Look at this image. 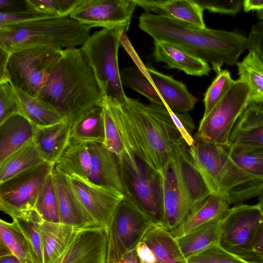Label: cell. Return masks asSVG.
I'll return each instance as SVG.
<instances>
[{"mask_svg": "<svg viewBox=\"0 0 263 263\" xmlns=\"http://www.w3.org/2000/svg\"><path fill=\"white\" fill-rule=\"evenodd\" d=\"M100 105L108 110L126 153H133L163 176L170 166L174 149L184 141L168 109L145 104L127 96L120 102L102 95Z\"/></svg>", "mask_w": 263, "mask_h": 263, "instance_id": "cell-1", "label": "cell"}, {"mask_svg": "<svg viewBox=\"0 0 263 263\" xmlns=\"http://www.w3.org/2000/svg\"><path fill=\"white\" fill-rule=\"evenodd\" d=\"M138 26L154 41L176 45L210 63L217 74L223 64L237 65L248 48L247 37L239 32L200 28L154 13H142Z\"/></svg>", "mask_w": 263, "mask_h": 263, "instance_id": "cell-2", "label": "cell"}, {"mask_svg": "<svg viewBox=\"0 0 263 263\" xmlns=\"http://www.w3.org/2000/svg\"><path fill=\"white\" fill-rule=\"evenodd\" d=\"M102 93L94 72L80 48L63 50L37 98L51 105L70 128L100 105Z\"/></svg>", "mask_w": 263, "mask_h": 263, "instance_id": "cell-3", "label": "cell"}, {"mask_svg": "<svg viewBox=\"0 0 263 263\" xmlns=\"http://www.w3.org/2000/svg\"><path fill=\"white\" fill-rule=\"evenodd\" d=\"M193 163L211 194L230 204L239 203L263 192V178L240 167L230 156L228 145L195 142L189 147Z\"/></svg>", "mask_w": 263, "mask_h": 263, "instance_id": "cell-4", "label": "cell"}, {"mask_svg": "<svg viewBox=\"0 0 263 263\" xmlns=\"http://www.w3.org/2000/svg\"><path fill=\"white\" fill-rule=\"evenodd\" d=\"M91 28L69 16L31 21L0 28V48L11 54L36 46L77 48L90 35Z\"/></svg>", "mask_w": 263, "mask_h": 263, "instance_id": "cell-5", "label": "cell"}, {"mask_svg": "<svg viewBox=\"0 0 263 263\" xmlns=\"http://www.w3.org/2000/svg\"><path fill=\"white\" fill-rule=\"evenodd\" d=\"M124 32H126L121 28L96 31L80 48L94 72L102 95L120 102L126 97L118 64V50Z\"/></svg>", "mask_w": 263, "mask_h": 263, "instance_id": "cell-6", "label": "cell"}, {"mask_svg": "<svg viewBox=\"0 0 263 263\" xmlns=\"http://www.w3.org/2000/svg\"><path fill=\"white\" fill-rule=\"evenodd\" d=\"M62 52L51 47L36 46L11 53L7 65L9 83L28 95L37 98Z\"/></svg>", "mask_w": 263, "mask_h": 263, "instance_id": "cell-7", "label": "cell"}, {"mask_svg": "<svg viewBox=\"0 0 263 263\" xmlns=\"http://www.w3.org/2000/svg\"><path fill=\"white\" fill-rule=\"evenodd\" d=\"M129 195L118 205L107 233V263H117L136 249L154 224Z\"/></svg>", "mask_w": 263, "mask_h": 263, "instance_id": "cell-8", "label": "cell"}, {"mask_svg": "<svg viewBox=\"0 0 263 263\" xmlns=\"http://www.w3.org/2000/svg\"><path fill=\"white\" fill-rule=\"evenodd\" d=\"M250 88L239 79L234 83L211 112L201 119L196 142H206L227 145L234 125L249 103Z\"/></svg>", "mask_w": 263, "mask_h": 263, "instance_id": "cell-9", "label": "cell"}, {"mask_svg": "<svg viewBox=\"0 0 263 263\" xmlns=\"http://www.w3.org/2000/svg\"><path fill=\"white\" fill-rule=\"evenodd\" d=\"M119 160L127 192L125 195L130 196L154 223H161V176L136 156Z\"/></svg>", "mask_w": 263, "mask_h": 263, "instance_id": "cell-10", "label": "cell"}, {"mask_svg": "<svg viewBox=\"0 0 263 263\" xmlns=\"http://www.w3.org/2000/svg\"><path fill=\"white\" fill-rule=\"evenodd\" d=\"M263 221V209L239 204L230 208L223 217L219 245L224 250L248 260L254 254L253 243Z\"/></svg>", "mask_w": 263, "mask_h": 263, "instance_id": "cell-11", "label": "cell"}, {"mask_svg": "<svg viewBox=\"0 0 263 263\" xmlns=\"http://www.w3.org/2000/svg\"><path fill=\"white\" fill-rule=\"evenodd\" d=\"M53 166L44 162L0 183V209L12 218L34 210Z\"/></svg>", "mask_w": 263, "mask_h": 263, "instance_id": "cell-12", "label": "cell"}, {"mask_svg": "<svg viewBox=\"0 0 263 263\" xmlns=\"http://www.w3.org/2000/svg\"><path fill=\"white\" fill-rule=\"evenodd\" d=\"M136 6V0H83L69 17L91 28H121L127 32Z\"/></svg>", "mask_w": 263, "mask_h": 263, "instance_id": "cell-13", "label": "cell"}, {"mask_svg": "<svg viewBox=\"0 0 263 263\" xmlns=\"http://www.w3.org/2000/svg\"><path fill=\"white\" fill-rule=\"evenodd\" d=\"M68 178L87 211L98 226L107 232L115 211L125 195L115 188L89 180L76 177Z\"/></svg>", "mask_w": 263, "mask_h": 263, "instance_id": "cell-14", "label": "cell"}, {"mask_svg": "<svg viewBox=\"0 0 263 263\" xmlns=\"http://www.w3.org/2000/svg\"><path fill=\"white\" fill-rule=\"evenodd\" d=\"M171 163L190 215L204 202L211 193L195 167L189 154V146L184 141L174 149Z\"/></svg>", "mask_w": 263, "mask_h": 263, "instance_id": "cell-15", "label": "cell"}, {"mask_svg": "<svg viewBox=\"0 0 263 263\" xmlns=\"http://www.w3.org/2000/svg\"><path fill=\"white\" fill-rule=\"evenodd\" d=\"M54 263H107V233L100 227L78 230Z\"/></svg>", "mask_w": 263, "mask_h": 263, "instance_id": "cell-16", "label": "cell"}, {"mask_svg": "<svg viewBox=\"0 0 263 263\" xmlns=\"http://www.w3.org/2000/svg\"><path fill=\"white\" fill-rule=\"evenodd\" d=\"M52 173L58 197L60 223L79 229L98 227L81 202L68 177L54 167Z\"/></svg>", "mask_w": 263, "mask_h": 263, "instance_id": "cell-17", "label": "cell"}, {"mask_svg": "<svg viewBox=\"0 0 263 263\" xmlns=\"http://www.w3.org/2000/svg\"><path fill=\"white\" fill-rule=\"evenodd\" d=\"M90 154V181L115 188L126 194L118 157L102 144H88Z\"/></svg>", "mask_w": 263, "mask_h": 263, "instance_id": "cell-18", "label": "cell"}, {"mask_svg": "<svg viewBox=\"0 0 263 263\" xmlns=\"http://www.w3.org/2000/svg\"><path fill=\"white\" fill-rule=\"evenodd\" d=\"M161 184L162 218L160 224L172 232L185 220L190 213L171 163L161 176Z\"/></svg>", "mask_w": 263, "mask_h": 263, "instance_id": "cell-19", "label": "cell"}, {"mask_svg": "<svg viewBox=\"0 0 263 263\" xmlns=\"http://www.w3.org/2000/svg\"><path fill=\"white\" fill-rule=\"evenodd\" d=\"M145 12L184 22L204 28L203 9L195 0H136Z\"/></svg>", "mask_w": 263, "mask_h": 263, "instance_id": "cell-20", "label": "cell"}, {"mask_svg": "<svg viewBox=\"0 0 263 263\" xmlns=\"http://www.w3.org/2000/svg\"><path fill=\"white\" fill-rule=\"evenodd\" d=\"M146 74L167 108L176 113H186L194 108L197 100L184 84L151 67L146 68Z\"/></svg>", "mask_w": 263, "mask_h": 263, "instance_id": "cell-21", "label": "cell"}, {"mask_svg": "<svg viewBox=\"0 0 263 263\" xmlns=\"http://www.w3.org/2000/svg\"><path fill=\"white\" fill-rule=\"evenodd\" d=\"M153 56L155 62L166 63L167 69H177L190 76H208L211 70L209 63L168 42L154 41Z\"/></svg>", "mask_w": 263, "mask_h": 263, "instance_id": "cell-22", "label": "cell"}, {"mask_svg": "<svg viewBox=\"0 0 263 263\" xmlns=\"http://www.w3.org/2000/svg\"><path fill=\"white\" fill-rule=\"evenodd\" d=\"M230 146H263V104H250L234 127L229 140Z\"/></svg>", "mask_w": 263, "mask_h": 263, "instance_id": "cell-23", "label": "cell"}, {"mask_svg": "<svg viewBox=\"0 0 263 263\" xmlns=\"http://www.w3.org/2000/svg\"><path fill=\"white\" fill-rule=\"evenodd\" d=\"M69 139L66 120L45 127H35L33 142L45 162L54 166Z\"/></svg>", "mask_w": 263, "mask_h": 263, "instance_id": "cell-24", "label": "cell"}, {"mask_svg": "<svg viewBox=\"0 0 263 263\" xmlns=\"http://www.w3.org/2000/svg\"><path fill=\"white\" fill-rule=\"evenodd\" d=\"M35 127L22 115L13 116L0 124V164L33 141Z\"/></svg>", "mask_w": 263, "mask_h": 263, "instance_id": "cell-25", "label": "cell"}, {"mask_svg": "<svg viewBox=\"0 0 263 263\" xmlns=\"http://www.w3.org/2000/svg\"><path fill=\"white\" fill-rule=\"evenodd\" d=\"M78 230L61 223L42 221L40 231L43 263H54L67 249Z\"/></svg>", "mask_w": 263, "mask_h": 263, "instance_id": "cell-26", "label": "cell"}, {"mask_svg": "<svg viewBox=\"0 0 263 263\" xmlns=\"http://www.w3.org/2000/svg\"><path fill=\"white\" fill-rule=\"evenodd\" d=\"M226 213L176 238L186 259L219 243L221 224Z\"/></svg>", "mask_w": 263, "mask_h": 263, "instance_id": "cell-27", "label": "cell"}, {"mask_svg": "<svg viewBox=\"0 0 263 263\" xmlns=\"http://www.w3.org/2000/svg\"><path fill=\"white\" fill-rule=\"evenodd\" d=\"M142 241L154 253L158 263H188L171 232L160 223H154Z\"/></svg>", "mask_w": 263, "mask_h": 263, "instance_id": "cell-28", "label": "cell"}, {"mask_svg": "<svg viewBox=\"0 0 263 263\" xmlns=\"http://www.w3.org/2000/svg\"><path fill=\"white\" fill-rule=\"evenodd\" d=\"M90 163L88 144L69 139L53 167L68 177H76L89 180Z\"/></svg>", "mask_w": 263, "mask_h": 263, "instance_id": "cell-29", "label": "cell"}, {"mask_svg": "<svg viewBox=\"0 0 263 263\" xmlns=\"http://www.w3.org/2000/svg\"><path fill=\"white\" fill-rule=\"evenodd\" d=\"M229 209V203L223 197L211 194L204 202L171 233L175 238L180 237L193 229L223 215Z\"/></svg>", "mask_w": 263, "mask_h": 263, "instance_id": "cell-30", "label": "cell"}, {"mask_svg": "<svg viewBox=\"0 0 263 263\" xmlns=\"http://www.w3.org/2000/svg\"><path fill=\"white\" fill-rule=\"evenodd\" d=\"M15 89L19 98L21 115L35 127L50 126L65 120L51 105L30 96L21 90Z\"/></svg>", "mask_w": 263, "mask_h": 263, "instance_id": "cell-31", "label": "cell"}, {"mask_svg": "<svg viewBox=\"0 0 263 263\" xmlns=\"http://www.w3.org/2000/svg\"><path fill=\"white\" fill-rule=\"evenodd\" d=\"M105 138L104 114L101 105L81 118L69 129V139L79 142L103 144Z\"/></svg>", "mask_w": 263, "mask_h": 263, "instance_id": "cell-32", "label": "cell"}, {"mask_svg": "<svg viewBox=\"0 0 263 263\" xmlns=\"http://www.w3.org/2000/svg\"><path fill=\"white\" fill-rule=\"evenodd\" d=\"M44 162L32 141L0 164V183Z\"/></svg>", "mask_w": 263, "mask_h": 263, "instance_id": "cell-33", "label": "cell"}, {"mask_svg": "<svg viewBox=\"0 0 263 263\" xmlns=\"http://www.w3.org/2000/svg\"><path fill=\"white\" fill-rule=\"evenodd\" d=\"M237 66L239 79L245 82L250 88L249 104H263V61L254 52L249 51Z\"/></svg>", "mask_w": 263, "mask_h": 263, "instance_id": "cell-34", "label": "cell"}, {"mask_svg": "<svg viewBox=\"0 0 263 263\" xmlns=\"http://www.w3.org/2000/svg\"><path fill=\"white\" fill-rule=\"evenodd\" d=\"M120 79L123 86L144 96L152 104L165 106L147 74L138 67L132 66L123 68L120 71Z\"/></svg>", "mask_w": 263, "mask_h": 263, "instance_id": "cell-35", "label": "cell"}, {"mask_svg": "<svg viewBox=\"0 0 263 263\" xmlns=\"http://www.w3.org/2000/svg\"><path fill=\"white\" fill-rule=\"evenodd\" d=\"M24 235L31 249L41 263H43L42 242L40 235V226L42 219L34 210L24 212L12 218Z\"/></svg>", "mask_w": 263, "mask_h": 263, "instance_id": "cell-36", "label": "cell"}, {"mask_svg": "<svg viewBox=\"0 0 263 263\" xmlns=\"http://www.w3.org/2000/svg\"><path fill=\"white\" fill-rule=\"evenodd\" d=\"M34 210L43 221L60 223L58 197L52 172L39 193Z\"/></svg>", "mask_w": 263, "mask_h": 263, "instance_id": "cell-37", "label": "cell"}, {"mask_svg": "<svg viewBox=\"0 0 263 263\" xmlns=\"http://www.w3.org/2000/svg\"><path fill=\"white\" fill-rule=\"evenodd\" d=\"M232 160L246 172L263 178V146L234 147L228 145Z\"/></svg>", "mask_w": 263, "mask_h": 263, "instance_id": "cell-38", "label": "cell"}, {"mask_svg": "<svg viewBox=\"0 0 263 263\" xmlns=\"http://www.w3.org/2000/svg\"><path fill=\"white\" fill-rule=\"evenodd\" d=\"M0 241L22 262L31 253L29 243L15 221L0 220Z\"/></svg>", "mask_w": 263, "mask_h": 263, "instance_id": "cell-39", "label": "cell"}, {"mask_svg": "<svg viewBox=\"0 0 263 263\" xmlns=\"http://www.w3.org/2000/svg\"><path fill=\"white\" fill-rule=\"evenodd\" d=\"M235 81L229 71L221 70L205 93L203 100L204 111L203 117H206L229 91ZM202 117V118H203Z\"/></svg>", "mask_w": 263, "mask_h": 263, "instance_id": "cell-40", "label": "cell"}, {"mask_svg": "<svg viewBox=\"0 0 263 263\" xmlns=\"http://www.w3.org/2000/svg\"><path fill=\"white\" fill-rule=\"evenodd\" d=\"M188 263H255L224 250L218 243L187 259Z\"/></svg>", "mask_w": 263, "mask_h": 263, "instance_id": "cell-41", "label": "cell"}, {"mask_svg": "<svg viewBox=\"0 0 263 263\" xmlns=\"http://www.w3.org/2000/svg\"><path fill=\"white\" fill-rule=\"evenodd\" d=\"M17 115L21 112L15 88L9 82L0 84V124Z\"/></svg>", "mask_w": 263, "mask_h": 263, "instance_id": "cell-42", "label": "cell"}, {"mask_svg": "<svg viewBox=\"0 0 263 263\" xmlns=\"http://www.w3.org/2000/svg\"><path fill=\"white\" fill-rule=\"evenodd\" d=\"M100 105L103 108L104 120L105 138L103 145L119 159L122 158L127 153L120 133L107 109Z\"/></svg>", "mask_w": 263, "mask_h": 263, "instance_id": "cell-43", "label": "cell"}, {"mask_svg": "<svg viewBox=\"0 0 263 263\" xmlns=\"http://www.w3.org/2000/svg\"><path fill=\"white\" fill-rule=\"evenodd\" d=\"M60 17L36 12L29 9L14 13H0V28L36 20Z\"/></svg>", "mask_w": 263, "mask_h": 263, "instance_id": "cell-44", "label": "cell"}, {"mask_svg": "<svg viewBox=\"0 0 263 263\" xmlns=\"http://www.w3.org/2000/svg\"><path fill=\"white\" fill-rule=\"evenodd\" d=\"M204 10L220 14L235 15L243 8V1L195 0Z\"/></svg>", "mask_w": 263, "mask_h": 263, "instance_id": "cell-45", "label": "cell"}, {"mask_svg": "<svg viewBox=\"0 0 263 263\" xmlns=\"http://www.w3.org/2000/svg\"><path fill=\"white\" fill-rule=\"evenodd\" d=\"M168 110L183 140L189 147L192 145L195 141L191 135L192 132L195 128L192 118L186 113H176Z\"/></svg>", "mask_w": 263, "mask_h": 263, "instance_id": "cell-46", "label": "cell"}, {"mask_svg": "<svg viewBox=\"0 0 263 263\" xmlns=\"http://www.w3.org/2000/svg\"><path fill=\"white\" fill-rule=\"evenodd\" d=\"M247 39V49L254 52L263 61V21L253 26Z\"/></svg>", "mask_w": 263, "mask_h": 263, "instance_id": "cell-47", "label": "cell"}, {"mask_svg": "<svg viewBox=\"0 0 263 263\" xmlns=\"http://www.w3.org/2000/svg\"><path fill=\"white\" fill-rule=\"evenodd\" d=\"M26 2L28 9L61 17L58 0H26Z\"/></svg>", "mask_w": 263, "mask_h": 263, "instance_id": "cell-48", "label": "cell"}, {"mask_svg": "<svg viewBox=\"0 0 263 263\" xmlns=\"http://www.w3.org/2000/svg\"><path fill=\"white\" fill-rule=\"evenodd\" d=\"M27 9L26 0H0V13H14Z\"/></svg>", "mask_w": 263, "mask_h": 263, "instance_id": "cell-49", "label": "cell"}, {"mask_svg": "<svg viewBox=\"0 0 263 263\" xmlns=\"http://www.w3.org/2000/svg\"><path fill=\"white\" fill-rule=\"evenodd\" d=\"M135 250L142 263H158L154 253L144 241H140Z\"/></svg>", "mask_w": 263, "mask_h": 263, "instance_id": "cell-50", "label": "cell"}, {"mask_svg": "<svg viewBox=\"0 0 263 263\" xmlns=\"http://www.w3.org/2000/svg\"><path fill=\"white\" fill-rule=\"evenodd\" d=\"M83 0H58L61 17H68Z\"/></svg>", "mask_w": 263, "mask_h": 263, "instance_id": "cell-51", "label": "cell"}, {"mask_svg": "<svg viewBox=\"0 0 263 263\" xmlns=\"http://www.w3.org/2000/svg\"><path fill=\"white\" fill-rule=\"evenodd\" d=\"M10 54L0 48V84L9 82L7 65Z\"/></svg>", "mask_w": 263, "mask_h": 263, "instance_id": "cell-52", "label": "cell"}, {"mask_svg": "<svg viewBox=\"0 0 263 263\" xmlns=\"http://www.w3.org/2000/svg\"><path fill=\"white\" fill-rule=\"evenodd\" d=\"M254 254L263 257V221L260 224L253 243Z\"/></svg>", "mask_w": 263, "mask_h": 263, "instance_id": "cell-53", "label": "cell"}, {"mask_svg": "<svg viewBox=\"0 0 263 263\" xmlns=\"http://www.w3.org/2000/svg\"><path fill=\"white\" fill-rule=\"evenodd\" d=\"M243 9L247 12L251 10H257L258 11L263 10V0L243 1Z\"/></svg>", "mask_w": 263, "mask_h": 263, "instance_id": "cell-54", "label": "cell"}, {"mask_svg": "<svg viewBox=\"0 0 263 263\" xmlns=\"http://www.w3.org/2000/svg\"><path fill=\"white\" fill-rule=\"evenodd\" d=\"M0 263H21L13 254L0 256Z\"/></svg>", "mask_w": 263, "mask_h": 263, "instance_id": "cell-55", "label": "cell"}, {"mask_svg": "<svg viewBox=\"0 0 263 263\" xmlns=\"http://www.w3.org/2000/svg\"><path fill=\"white\" fill-rule=\"evenodd\" d=\"M21 263H41L37 258L30 253Z\"/></svg>", "mask_w": 263, "mask_h": 263, "instance_id": "cell-56", "label": "cell"}, {"mask_svg": "<svg viewBox=\"0 0 263 263\" xmlns=\"http://www.w3.org/2000/svg\"><path fill=\"white\" fill-rule=\"evenodd\" d=\"M13 254L9 248L2 242L0 241V256Z\"/></svg>", "mask_w": 263, "mask_h": 263, "instance_id": "cell-57", "label": "cell"}, {"mask_svg": "<svg viewBox=\"0 0 263 263\" xmlns=\"http://www.w3.org/2000/svg\"><path fill=\"white\" fill-rule=\"evenodd\" d=\"M255 263H263V257L253 254L248 260Z\"/></svg>", "mask_w": 263, "mask_h": 263, "instance_id": "cell-58", "label": "cell"}, {"mask_svg": "<svg viewBox=\"0 0 263 263\" xmlns=\"http://www.w3.org/2000/svg\"><path fill=\"white\" fill-rule=\"evenodd\" d=\"M257 204L258 205H259L263 209V192L260 195V197H259V201H258V203Z\"/></svg>", "mask_w": 263, "mask_h": 263, "instance_id": "cell-59", "label": "cell"}, {"mask_svg": "<svg viewBox=\"0 0 263 263\" xmlns=\"http://www.w3.org/2000/svg\"><path fill=\"white\" fill-rule=\"evenodd\" d=\"M257 15L259 19L263 21V10L257 11Z\"/></svg>", "mask_w": 263, "mask_h": 263, "instance_id": "cell-60", "label": "cell"}, {"mask_svg": "<svg viewBox=\"0 0 263 263\" xmlns=\"http://www.w3.org/2000/svg\"></svg>", "mask_w": 263, "mask_h": 263, "instance_id": "cell-61", "label": "cell"}]
</instances>
